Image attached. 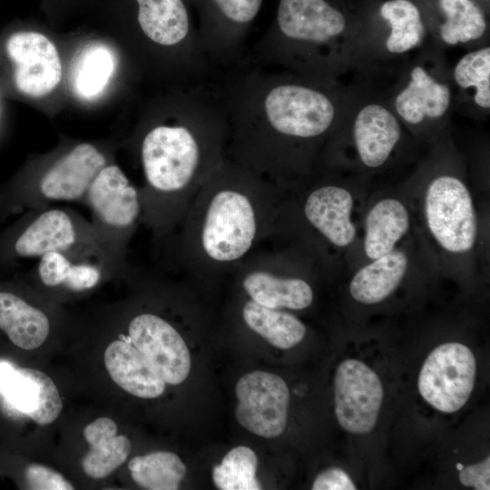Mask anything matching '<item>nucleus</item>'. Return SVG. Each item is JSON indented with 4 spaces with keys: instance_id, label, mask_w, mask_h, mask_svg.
Returning a JSON list of instances; mask_svg holds the SVG:
<instances>
[{
    "instance_id": "f257e3e1",
    "label": "nucleus",
    "mask_w": 490,
    "mask_h": 490,
    "mask_svg": "<svg viewBox=\"0 0 490 490\" xmlns=\"http://www.w3.org/2000/svg\"><path fill=\"white\" fill-rule=\"evenodd\" d=\"M216 79L228 115L227 158L286 191L318 172L350 84L261 66L247 53Z\"/></svg>"
},
{
    "instance_id": "f03ea898",
    "label": "nucleus",
    "mask_w": 490,
    "mask_h": 490,
    "mask_svg": "<svg viewBox=\"0 0 490 490\" xmlns=\"http://www.w3.org/2000/svg\"><path fill=\"white\" fill-rule=\"evenodd\" d=\"M142 127V224L158 257L206 180L227 158L229 122L216 78L178 85Z\"/></svg>"
},
{
    "instance_id": "7ed1b4c3",
    "label": "nucleus",
    "mask_w": 490,
    "mask_h": 490,
    "mask_svg": "<svg viewBox=\"0 0 490 490\" xmlns=\"http://www.w3.org/2000/svg\"><path fill=\"white\" fill-rule=\"evenodd\" d=\"M288 191L226 158L206 180L157 257L200 279L230 274L269 240Z\"/></svg>"
},
{
    "instance_id": "20e7f679",
    "label": "nucleus",
    "mask_w": 490,
    "mask_h": 490,
    "mask_svg": "<svg viewBox=\"0 0 490 490\" xmlns=\"http://www.w3.org/2000/svg\"><path fill=\"white\" fill-rule=\"evenodd\" d=\"M359 41L348 0H279L269 28L247 54L261 66L338 80L358 72Z\"/></svg>"
},
{
    "instance_id": "39448f33",
    "label": "nucleus",
    "mask_w": 490,
    "mask_h": 490,
    "mask_svg": "<svg viewBox=\"0 0 490 490\" xmlns=\"http://www.w3.org/2000/svg\"><path fill=\"white\" fill-rule=\"evenodd\" d=\"M350 85L347 106L326 143L318 171L377 172L395 161L406 142L408 132L383 92L364 79L357 78Z\"/></svg>"
},
{
    "instance_id": "423d86ee",
    "label": "nucleus",
    "mask_w": 490,
    "mask_h": 490,
    "mask_svg": "<svg viewBox=\"0 0 490 490\" xmlns=\"http://www.w3.org/2000/svg\"><path fill=\"white\" fill-rule=\"evenodd\" d=\"M445 50L430 39L398 68L383 92L409 134L429 147L451 129L454 95Z\"/></svg>"
},
{
    "instance_id": "0eeeda50",
    "label": "nucleus",
    "mask_w": 490,
    "mask_h": 490,
    "mask_svg": "<svg viewBox=\"0 0 490 490\" xmlns=\"http://www.w3.org/2000/svg\"><path fill=\"white\" fill-rule=\"evenodd\" d=\"M430 149L428 159L418 172L426 184L423 211L426 230L443 251L453 255L468 253L477 240L478 221L451 129Z\"/></svg>"
},
{
    "instance_id": "6e6552de",
    "label": "nucleus",
    "mask_w": 490,
    "mask_h": 490,
    "mask_svg": "<svg viewBox=\"0 0 490 490\" xmlns=\"http://www.w3.org/2000/svg\"><path fill=\"white\" fill-rule=\"evenodd\" d=\"M108 163L103 148L83 142L31 167L0 185V225L13 215L49 207L53 202H83L92 181Z\"/></svg>"
},
{
    "instance_id": "1a4fd4ad",
    "label": "nucleus",
    "mask_w": 490,
    "mask_h": 490,
    "mask_svg": "<svg viewBox=\"0 0 490 490\" xmlns=\"http://www.w3.org/2000/svg\"><path fill=\"white\" fill-rule=\"evenodd\" d=\"M132 27L160 54L178 84L207 82L218 70L205 54L188 0H125Z\"/></svg>"
},
{
    "instance_id": "9d476101",
    "label": "nucleus",
    "mask_w": 490,
    "mask_h": 490,
    "mask_svg": "<svg viewBox=\"0 0 490 490\" xmlns=\"http://www.w3.org/2000/svg\"><path fill=\"white\" fill-rule=\"evenodd\" d=\"M360 24L357 78L372 80L391 64H403L429 40L414 0H348Z\"/></svg>"
},
{
    "instance_id": "9b49d317",
    "label": "nucleus",
    "mask_w": 490,
    "mask_h": 490,
    "mask_svg": "<svg viewBox=\"0 0 490 490\" xmlns=\"http://www.w3.org/2000/svg\"><path fill=\"white\" fill-rule=\"evenodd\" d=\"M320 270L300 250L276 245L257 249L230 274L246 299L270 309L303 310L314 301L310 274Z\"/></svg>"
},
{
    "instance_id": "f8f14e48",
    "label": "nucleus",
    "mask_w": 490,
    "mask_h": 490,
    "mask_svg": "<svg viewBox=\"0 0 490 490\" xmlns=\"http://www.w3.org/2000/svg\"><path fill=\"white\" fill-rule=\"evenodd\" d=\"M83 203L91 211L96 241L113 277L125 275L129 246L142 220L139 188L110 162L92 181Z\"/></svg>"
},
{
    "instance_id": "ddd939ff",
    "label": "nucleus",
    "mask_w": 490,
    "mask_h": 490,
    "mask_svg": "<svg viewBox=\"0 0 490 490\" xmlns=\"http://www.w3.org/2000/svg\"><path fill=\"white\" fill-rule=\"evenodd\" d=\"M74 249L102 252L90 220L71 208L28 210L0 230V269H10L21 260H38L49 252Z\"/></svg>"
},
{
    "instance_id": "4468645a",
    "label": "nucleus",
    "mask_w": 490,
    "mask_h": 490,
    "mask_svg": "<svg viewBox=\"0 0 490 490\" xmlns=\"http://www.w3.org/2000/svg\"><path fill=\"white\" fill-rule=\"evenodd\" d=\"M195 12L202 48L217 69L246 54L245 41L263 0H188Z\"/></svg>"
},
{
    "instance_id": "2eb2a0df",
    "label": "nucleus",
    "mask_w": 490,
    "mask_h": 490,
    "mask_svg": "<svg viewBox=\"0 0 490 490\" xmlns=\"http://www.w3.org/2000/svg\"><path fill=\"white\" fill-rule=\"evenodd\" d=\"M476 361L471 349L458 342L439 345L426 358L418 390L434 408L454 413L462 408L474 389Z\"/></svg>"
},
{
    "instance_id": "dca6fc26",
    "label": "nucleus",
    "mask_w": 490,
    "mask_h": 490,
    "mask_svg": "<svg viewBox=\"0 0 490 490\" xmlns=\"http://www.w3.org/2000/svg\"><path fill=\"white\" fill-rule=\"evenodd\" d=\"M235 392V416L244 428L266 438L284 432L289 390L282 377L266 371H252L240 378Z\"/></svg>"
},
{
    "instance_id": "f3484780",
    "label": "nucleus",
    "mask_w": 490,
    "mask_h": 490,
    "mask_svg": "<svg viewBox=\"0 0 490 490\" xmlns=\"http://www.w3.org/2000/svg\"><path fill=\"white\" fill-rule=\"evenodd\" d=\"M384 390L377 373L364 362L348 358L334 377L335 412L339 426L351 434H367L375 427Z\"/></svg>"
},
{
    "instance_id": "a211bd4d",
    "label": "nucleus",
    "mask_w": 490,
    "mask_h": 490,
    "mask_svg": "<svg viewBox=\"0 0 490 490\" xmlns=\"http://www.w3.org/2000/svg\"><path fill=\"white\" fill-rule=\"evenodd\" d=\"M429 39L439 48L468 50L489 45V13L476 0H414Z\"/></svg>"
},
{
    "instance_id": "6ab92c4d",
    "label": "nucleus",
    "mask_w": 490,
    "mask_h": 490,
    "mask_svg": "<svg viewBox=\"0 0 490 490\" xmlns=\"http://www.w3.org/2000/svg\"><path fill=\"white\" fill-rule=\"evenodd\" d=\"M128 338L153 369L170 385L183 382L191 370V355L177 328L154 311L135 313L127 324Z\"/></svg>"
},
{
    "instance_id": "aec40b11",
    "label": "nucleus",
    "mask_w": 490,
    "mask_h": 490,
    "mask_svg": "<svg viewBox=\"0 0 490 490\" xmlns=\"http://www.w3.org/2000/svg\"><path fill=\"white\" fill-rule=\"evenodd\" d=\"M5 53L13 65V80L23 94L38 98L52 93L62 79L58 50L45 34L25 30L12 34Z\"/></svg>"
},
{
    "instance_id": "412c9836",
    "label": "nucleus",
    "mask_w": 490,
    "mask_h": 490,
    "mask_svg": "<svg viewBox=\"0 0 490 490\" xmlns=\"http://www.w3.org/2000/svg\"><path fill=\"white\" fill-rule=\"evenodd\" d=\"M38 282L47 289L80 294L113 277L103 253L93 249L53 251L34 266Z\"/></svg>"
},
{
    "instance_id": "4be33fe9",
    "label": "nucleus",
    "mask_w": 490,
    "mask_h": 490,
    "mask_svg": "<svg viewBox=\"0 0 490 490\" xmlns=\"http://www.w3.org/2000/svg\"><path fill=\"white\" fill-rule=\"evenodd\" d=\"M0 390L15 407L41 426L53 423L62 411L55 384L40 370L0 362Z\"/></svg>"
},
{
    "instance_id": "5701e85b",
    "label": "nucleus",
    "mask_w": 490,
    "mask_h": 490,
    "mask_svg": "<svg viewBox=\"0 0 490 490\" xmlns=\"http://www.w3.org/2000/svg\"><path fill=\"white\" fill-rule=\"evenodd\" d=\"M454 113L475 120L490 114V45L468 50L451 67Z\"/></svg>"
},
{
    "instance_id": "b1692460",
    "label": "nucleus",
    "mask_w": 490,
    "mask_h": 490,
    "mask_svg": "<svg viewBox=\"0 0 490 490\" xmlns=\"http://www.w3.org/2000/svg\"><path fill=\"white\" fill-rule=\"evenodd\" d=\"M104 364L111 378L123 390L141 398H155L165 389V382L146 358L125 339L110 343Z\"/></svg>"
},
{
    "instance_id": "393cba45",
    "label": "nucleus",
    "mask_w": 490,
    "mask_h": 490,
    "mask_svg": "<svg viewBox=\"0 0 490 490\" xmlns=\"http://www.w3.org/2000/svg\"><path fill=\"white\" fill-rule=\"evenodd\" d=\"M52 328L48 313L12 289H0V330L16 347L39 348Z\"/></svg>"
},
{
    "instance_id": "a878e982",
    "label": "nucleus",
    "mask_w": 490,
    "mask_h": 490,
    "mask_svg": "<svg viewBox=\"0 0 490 490\" xmlns=\"http://www.w3.org/2000/svg\"><path fill=\"white\" fill-rule=\"evenodd\" d=\"M364 224V253L374 260L397 249L409 230L410 214L401 200L384 197L369 208Z\"/></svg>"
},
{
    "instance_id": "bb28decb",
    "label": "nucleus",
    "mask_w": 490,
    "mask_h": 490,
    "mask_svg": "<svg viewBox=\"0 0 490 490\" xmlns=\"http://www.w3.org/2000/svg\"><path fill=\"white\" fill-rule=\"evenodd\" d=\"M408 267L409 259L399 249L370 260L354 274L349 283V293L359 303H379L397 289Z\"/></svg>"
},
{
    "instance_id": "cd10ccee",
    "label": "nucleus",
    "mask_w": 490,
    "mask_h": 490,
    "mask_svg": "<svg viewBox=\"0 0 490 490\" xmlns=\"http://www.w3.org/2000/svg\"><path fill=\"white\" fill-rule=\"evenodd\" d=\"M83 436L91 448L82 461L89 477L102 479L122 466L130 455L132 444L124 436H117L115 422L100 417L87 425Z\"/></svg>"
},
{
    "instance_id": "c85d7f7f",
    "label": "nucleus",
    "mask_w": 490,
    "mask_h": 490,
    "mask_svg": "<svg viewBox=\"0 0 490 490\" xmlns=\"http://www.w3.org/2000/svg\"><path fill=\"white\" fill-rule=\"evenodd\" d=\"M240 315L243 324L272 346L288 349L298 345L305 337V324L285 309L263 307L245 299Z\"/></svg>"
},
{
    "instance_id": "c756f323",
    "label": "nucleus",
    "mask_w": 490,
    "mask_h": 490,
    "mask_svg": "<svg viewBox=\"0 0 490 490\" xmlns=\"http://www.w3.org/2000/svg\"><path fill=\"white\" fill-rule=\"evenodd\" d=\"M116 67L115 55L101 44L86 46L77 58L72 74L75 94L83 100L98 97L108 85Z\"/></svg>"
},
{
    "instance_id": "7c9ffc66",
    "label": "nucleus",
    "mask_w": 490,
    "mask_h": 490,
    "mask_svg": "<svg viewBox=\"0 0 490 490\" xmlns=\"http://www.w3.org/2000/svg\"><path fill=\"white\" fill-rule=\"evenodd\" d=\"M128 469L133 481L149 490H176L186 474L180 457L167 451L135 456L130 460Z\"/></svg>"
},
{
    "instance_id": "2f4dec72",
    "label": "nucleus",
    "mask_w": 490,
    "mask_h": 490,
    "mask_svg": "<svg viewBox=\"0 0 490 490\" xmlns=\"http://www.w3.org/2000/svg\"><path fill=\"white\" fill-rule=\"evenodd\" d=\"M258 457L247 446L230 450L221 463L212 470L214 485L221 490H258L261 485L256 477Z\"/></svg>"
},
{
    "instance_id": "473e14b6",
    "label": "nucleus",
    "mask_w": 490,
    "mask_h": 490,
    "mask_svg": "<svg viewBox=\"0 0 490 490\" xmlns=\"http://www.w3.org/2000/svg\"><path fill=\"white\" fill-rule=\"evenodd\" d=\"M25 480L31 489L37 490H73V485L58 472L37 464L25 469Z\"/></svg>"
},
{
    "instance_id": "72a5a7b5",
    "label": "nucleus",
    "mask_w": 490,
    "mask_h": 490,
    "mask_svg": "<svg viewBox=\"0 0 490 490\" xmlns=\"http://www.w3.org/2000/svg\"><path fill=\"white\" fill-rule=\"evenodd\" d=\"M460 483L465 486H473L476 490L490 489V457L486 456L480 463L469 465L460 469Z\"/></svg>"
},
{
    "instance_id": "f704fd0d",
    "label": "nucleus",
    "mask_w": 490,
    "mask_h": 490,
    "mask_svg": "<svg viewBox=\"0 0 490 490\" xmlns=\"http://www.w3.org/2000/svg\"><path fill=\"white\" fill-rule=\"evenodd\" d=\"M311 488L313 490H355L357 486L343 469L331 467L318 475Z\"/></svg>"
},
{
    "instance_id": "c9c22d12",
    "label": "nucleus",
    "mask_w": 490,
    "mask_h": 490,
    "mask_svg": "<svg viewBox=\"0 0 490 490\" xmlns=\"http://www.w3.org/2000/svg\"><path fill=\"white\" fill-rule=\"evenodd\" d=\"M490 14V0H476Z\"/></svg>"
}]
</instances>
